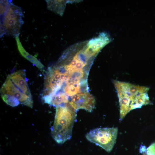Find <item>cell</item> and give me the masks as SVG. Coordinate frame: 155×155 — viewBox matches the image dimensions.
Masks as SVG:
<instances>
[{
    "label": "cell",
    "instance_id": "8992f818",
    "mask_svg": "<svg viewBox=\"0 0 155 155\" xmlns=\"http://www.w3.org/2000/svg\"><path fill=\"white\" fill-rule=\"evenodd\" d=\"M68 104L76 111L84 109L91 112L94 109L95 100L94 97L88 92L75 94L71 97Z\"/></svg>",
    "mask_w": 155,
    "mask_h": 155
},
{
    "label": "cell",
    "instance_id": "6da1fadb",
    "mask_svg": "<svg viewBox=\"0 0 155 155\" xmlns=\"http://www.w3.org/2000/svg\"><path fill=\"white\" fill-rule=\"evenodd\" d=\"M27 82L25 70L8 75L0 89L3 101L12 106L21 104L32 108L33 101Z\"/></svg>",
    "mask_w": 155,
    "mask_h": 155
},
{
    "label": "cell",
    "instance_id": "5b68a950",
    "mask_svg": "<svg viewBox=\"0 0 155 155\" xmlns=\"http://www.w3.org/2000/svg\"><path fill=\"white\" fill-rule=\"evenodd\" d=\"M118 132L117 127L97 128L87 133L86 137L90 142L110 152L116 142Z\"/></svg>",
    "mask_w": 155,
    "mask_h": 155
},
{
    "label": "cell",
    "instance_id": "ba28073f",
    "mask_svg": "<svg viewBox=\"0 0 155 155\" xmlns=\"http://www.w3.org/2000/svg\"><path fill=\"white\" fill-rule=\"evenodd\" d=\"M47 8L49 10L62 16L65 8L67 1L64 0H46Z\"/></svg>",
    "mask_w": 155,
    "mask_h": 155
},
{
    "label": "cell",
    "instance_id": "3957f363",
    "mask_svg": "<svg viewBox=\"0 0 155 155\" xmlns=\"http://www.w3.org/2000/svg\"><path fill=\"white\" fill-rule=\"evenodd\" d=\"M56 107L51 133L56 142L62 144L71 137L73 127L76 120V112L68 104Z\"/></svg>",
    "mask_w": 155,
    "mask_h": 155
},
{
    "label": "cell",
    "instance_id": "7a4b0ae2",
    "mask_svg": "<svg viewBox=\"0 0 155 155\" xmlns=\"http://www.w3.org/2000/svg\"><path fill=\"white\" fill-rule=\"evenodd\" d=\"M113 83L119 99L120 121L131 110L152 104L147 93L148 87L117 80Z\"/></svg>",
    "mask_w": 155,
    "mask_h": 155
},
{
    "label": "cell",
    "instance_id": "9c48e42d",
    "mask_svg": "<svg viewBox=\"0 0 155 155\" xmlns=\"http://www.w3.org/2000/svg\"><path fill=\"white\" fill-rule=\"evenodd\" d=\"M147 155H155V142L153 143L146 148Z\"/></svg>",
    "mask_w": 155,
    "mask_h": 155
},
{
    "label": "cell",
    "instance_id": "30bf717a",
    "mask_svg": "<svg viewBox=\"0 0 155 155\" xmlns=\"http://www.w3.org/2000/svg\"><path fill=\"white\" fill-rule=\"evenodd\" d=\"M143 155H147L146 153V151L145 152L142 153Z\"/></svg>",
    "mask_w": 155,
    "mask_h": 155
},
{
    "label": "cell",
    "instance_id": "277c9868",
    "mask_svg": "<svg viewBox=\"0 0 155 155\" xmlns=\"http://www.w3.org/2000/svg\"><path fill=\"white\" fill-rule=\"evenodd\" d=\"M22 9L12 1L0 0V36L19 35L24 22Z\"/></svg>",
    "mask_w": 155,
    "mask_h": 155
},
{
    "label": "cell",
    "instance_id": "52a82bcc",
    "mask_svg": "<svg viewBox=\"0 0 155 155\" xmlns=\"http://www.w3.org/2000/svg\"><path fill=\"white\" fill-rule=\"evenodd\" d=\"M18 48L21 54L25 58L36 66L41 71L44 70V66L36 57L29 54L23 46L20 40L19 35L15 37Z\"/></svg>",
    "mask_w": 155,
    "mask_h": 155
}]
</instances>
